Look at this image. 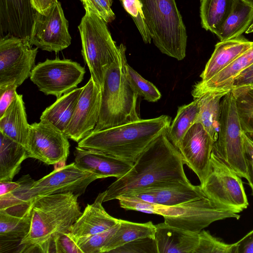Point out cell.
<instances>
[{
	"label": "cell",
	"mask_w": 253,
	"mask_h": 253,
	"mask_svg": "<svg viewBox=\"0 0 253 253\" xmlns=\"http://www.w3.org/2000/svg\"><path fill=\"white\" fill-rule=\"evenodd\" d=\"M167 130L149 144L125 175L107 188L104 202L117 199L131 190L159 184L190 182L184 170L181 155L169 139Z\"/></svg>",
	"instance_id": "6da1fadb"
},
{
	"label": "cell",
	"mask_w": 253,
	"mask_h": 253,
	"mask_svg": "<svg viewBox=\"0 0 253 253\" xmlns=\"http://www.w3.org/2000/svg\"><path fill=\"white\" fill-rule=\"evenodd\" d=\"M79 195L69 192L37 197L31 202L29 233L20 242L19 253H49L55 237L68 232L82 214Z\"/></svg>",
	"instance_id": "7a4b0ae2"
},
{
	"label": "cell",
	"mask_w": 253,
	"mask_h": 253,
	"mask_svg": "<svg viewBox=\"0 0 253 253\" xmlns=\"http://www.w3.org/2000/svg\"><path fill=\"white\" fill-rule=\"evenodd\" d=\"M170 118L162 115L141 119L109 128L92 131L80 141L78 147L97 150L134 164L158 136L168 129Z\"/></svg>",
	"instance_id": "3957f363"
},
{
	"label": "cell",
	"mask_w": 253,
	"mask_h": 253,
	"mask_svg": "<svg viewBox=\"0 0 253 253\" xmlns=\"http://www.w3.org/2000/svg\"><path fill=\"white\" fill-rule=\"evenodd\" d=\"M121 58L107 70L101 87L99 115L92 131L115 127L140 120L138 95L128 82L125 71L126 46L120 45Z\"/></svg>",
	"instance_id": "277c9868"
},
{
	"label": "cell",
	"mask_w": 253,
	"mask_h": 253,
	"mask_svg": "<svg viewBox=\"0 0 253 253\" xmlns=\"http://www.w3.org/2000/svg\"><path fill=\"white\" fill-rule=\"evenodd\" d=\"M139 0L154 44L169 56L184 59L188 37L175 0Z\"/></svg>",
	"instance_id": "5b68a950"
},
{
	"label": "cell",
	"mask_w": 253,
	"mask_h": 253,
	"mask_svg": "<svg viewBox=\"0 0 253 253\" xmlns=\"http://www.w3.org/2000/svg\"><path fill=\"white\" fill-rule=\"evenodd\" d=\"M78 29L84 61L101 88L107 70L120 60V46L113 40L107 23L89 10H85Z\"/></svg>",
	"instance_id": "8992f818"
},
{
	"label": "cell",
	"mask_w": 253,
	"mask_h": 253,
	"mask_svg": "<svg viewBox=\"0 0 253 253\" xmlns=\"http://www.w3.org/2000/svg\"><path fill=\"white\" fill-rule=\"evenodd\" d=\"M101 179L92 172L78 167L75 163L54 170L37 181L29 175L21 177L22 185L16 196L27 204L37 197L71 192L79 196L93 181Z\"/></svg>",
	"instance_id": "52a82bcc"
},
{
	"label": "cell",
	"mask_w": 253,
	"mask_h": 253,
	"mask_svg": "<svg viewBox=\"0 0 253 253\" xmlns=\"http://www.w3.org/2000/svg\"><path fill=\"white\" fill-rule=\"evenodd\" d=\"M241 127L236 100L231 90L221 102L220 126L212 152L231 168L241 178H248Z\"/></svg>",
	"instance_id": "ba28073f"
},
{
	"label": "cell",
	"mask_w": 253,
	"mask_h": 253,
	"mask_svg": "<svg viewBox=\"0 0 253 253\" xmlns=\"http://www.w3.org/2000/svg\"><path fill=\"white\" fill-rule=\"evenodd\" d=\"M202 189L220 209L239 213L249 202L241 177L212 151L209 174Z\"/></svg>",
	"instance_id": "9c48e42d"
},
{
	"label": "cell",
	"mask_w": 253,
	"mask_h": 253,
	"mask_svg": "<svg viewBox=\"0 0 253 253\" xmlns=\"http://www.w3.org/2000/svg\"><path fill=\"white\" fill-rule=\"evenodd\" d=\"M155 214L162 216L169 226L199 233L212 223L227 218L239 219L240 214L216 206L207 197L167 206L156 204Z\"/></svg>",
	"instance_id": "30bf717a"
},
{
	"label": "cell",
	"mask_w": 253,
	"mask_h": 253,
	"mask_svg": "<svg viewBox=\"0 0 253 253\" xmlns=\"http://www.w3.org/2000/svg\"><path fill=\"white\" fill-rule=\"evenodd\" d=\"M85 69L70 59H46L32 69L31 81L45 95L60 97L75 89L83 80Z\"/></svg>",
	"instance_id": "8fae6325"
},
{
	"label": "cell",
	"mask_w": 253,
	"mask_h": 253,
	"mask_svg": "<svg viewBox=\"0 0 253 253\" xmlns=\"http://www.w3.org/2000/svg\"><path fill=\"white\" fill-rule=\"evenodd\" d=\"M38 49L32 47L29 39L11 36L0 38V88L18 87L30 77Z\"/></svg>",
	"instance_id": "7c38bea8"
},
{
	"label": "cell",
	"mask_w": 253,
	"mask_h": 253,
	"mask_svg": "<svg viewBox=\"0 0 253 253\" xmlns=\"http://www.w3.org/2000/svg\"><path fill=\"white\" fill-rule=\"evenodd\" d=\"M70 143L66 134L49 122L41 120L30 125L26 150L29 158L47 165L65 163Z\"/></svg>",
	"instance_id": "4fadbf2b"
},
{
	"label": "cell",
	"mask_w": 253,
	"mask_h": 253,
	"mask_svg": "<svg viewBox=\"0 0 253 253\" xmlns=\"http://www.w3.org/2000/svg\"><path fill=\"white\" fill-rule=\"evenodd\" d=\"M71 37L61 4L57 1L49 12L42 14L36 11L30 33L29 42L38 48L58 52L67 48Z\"/></svg>",
	"instance_id": "5bb4252c"
},
{
	"label": "cell",
	"mask_w": 253,
	"mask_h": 253,
	"mask_svg": "<svg viewBox=\"0 0 253 253\" xmlns=\"http://www.w3.org/2000/svg\"><path fill=\"white\" fill-rule=\"evenodd\" d=\"M214 142L202 124L196 123L187 131L177 146L183 164L197 175L200 184L204 182L209 174Z\"/></svg>",
	"instance_id": "9a60e30c"
},
{
	"label": "cell",
	"mask_w": 253,
	"mask_h": 253,
	"mask_svg": "<svg viewBox=\"0 0 253 253\" xmlns=\"http://www.w3.org/2000/svg\"><path fill=\"white\" fill-rule=\"evenodd\" d=\"M101 88L92 77L83 87L75 112L65 131L68 138L79 142L94 129L101 105Z\"/></svg>",
	"instance_id": "2e32d148"
},
{
	"label": "cell",
	"mask_w": 253,
	"mask_h": 253,
	"mask_svg": "<svg viewBox=\"0 0 253 253\" xmlns=\"http://www.w3.org/2000/svg\"><path fill=\"white\" fill-rule=\"evenodd\" d=\"M36 10L31 0H0V37L29 39Z\"/></svg>",
	"instance_id": "e0dca14e"
},
{
	"label": "cell",
	"mask_w": 253,
	"mask_h": 253,
	"mask_svg": "<svg viewBox=\"0 0 253 253\" xmlns=\"http://www.w3.org/2000/svg\"><path fill=\"white\" fill-rule=\"evenodd\" d=\"M31 222V203L0 210V253L19 246L29 233Z\"/></svg>",
	"instance_id": "ac0fdd59"
},
{
	"label": "cell",
	"mask_w": 253,
	"mask_h": 253,
	"mask_svg": "<svg viewBox=\"0 0 253 253\" xmlns=\"http://www.w3.org/2000/svg\"><path fill=\"white\" fill-rule=\"evenodd\" d=\"M74 154V163L78 167L92 172L101 178H119L125 175L133 165L97 150L78 146Z\"/></svg>",
	"instance_id": "d6986e66"
},
{
	"label": "cell",
	"mask_w": 253,
	"mask_h": 253,
	"mask_svg": "<svg viewBox=\"0 0 253 253\" xmlns=\"http://www.w3.org/2000/svg\"><path fill=\"white\" fill-rule=\"evenodd\" d=\"M106 193H100L92 204H87L72 226L69 233L74 240L103 232L119 223V219L111 216L102 206Z\"/></svg>",
	"instance_id": "ffe728a7"
},
{
	"label": "cell",
	"mask_w": 253,
	"mask_h": 253,
	"mask_svg": "<svg viewBox=\"0 0 253 253\" xmlns=\"http://www.w3.org/2000/svg\"><path fill=\"white\" fill-rule=\"evenodd\" d=\"M253 44L243 35L225 41H220L207 63L200 77L202 82L207 81L219 73Z\"/></svg>",
	"instance_id": "44dd1931"
},
{
	"label": "cell",
	"mask_w": 253,
	"mask_h": 253,
	"mask_svg": "<svg viewBox=\"0 0 253 253\" xmlns=\"http://www.w3.org/2000/svg\"><path fill=\"white\" fill-rule=\"evenodd\" d=\"M155 227L158 253H194L198 245V233L171 226L165 222Z\"/></svg>",
	"instance_id": "7402d4cb"
},
{
	"label": "cell",
	"mask_w": 253,
	"mask_h": 253,
	"mask_svg": "<svg viewBox=\"0 0 253 253\" xmlns=\"http://www.w3.org/2000/svg\"><path fill=\"white\" fill-rule=\"evenodd\" d=\"M252 64L253 44L211 79L196 83L191 92L192 96L195 99L208 92L231 90V86L235 78Z\"/></svg>",
	"instance_id": "603a6c76"
},
{
	"label": "cell",
	"mask_w": 253,
	"mask_h": 253,
	"mask_svg": "<svg viewBox=\"0 0 253 253\" xmlns=\"http://www.w3.org/2000/svg\"><path fill=\"white\" fill-rule=\"evenodd\" d=\"M30 131L23 95L16 97L0 118V132L26 149Z\"/></svg>",
	"instance_id": "cb8c5ba5"
},
{
	"label": "cell",
	"mask_w": 253,
	"mask_h": 253,
	"mask_svg": "<svg viewBox=\"0 0 253 253\" xmlns=\"http://www.w3.org/2000/svg\"><path fill=\"white\" fill-rule=\"evenodd\" d=\"M141 189L153 192L157 204L167 206H175L207 197L201 185H194L191 182L166 183Z\"/></svg>",
	"instance_id": "d4e9b609"
},
{
	"label": "cell",
	"mask_w": 253,
	"mask_h": 253,
	"mask_svg": "<svg viewBox=\"0 0 253 253\" xmlns=\"http://www.w3.org/2000/svg\"><path fill=\"white\" fill-rule=\"evenodd\" d=\"M253 22V0H235L231 11L215 34L220 41L238 37Z\"/></svg>",
	"instance_id": "484cf974"
},
{
	"label": "cell",
	"mask_w": 253,
	"mask_h": 253,
	"mask_svg": "<svg viewBox=\"0 0 253 253\" xmlns=\"http://www.w3.org/2000/svg\"><path fill=\"white\" fill-rule=\"evenodd\" d=\"M28 158L24 146L0 132V181H12Z\"/></svg>",
	"instance_id": "4316f807"
},
{
	"label": "cell",
	"mask_w": 253,
	"mask_h": 253,
	"mask_svg": "<svg viewBox=\"0 0 253 253\" xmlns=\"http://www.w3.org/2000/svg\"><path fill=\"white\" fill-rule=\"evenodd\" d=\"M83 87L76 88L60 97L42 113L40 120L46 121L64 133L75 112Z\"/></svg>",
	"instance_id": "83f0119b"
},
{
	"label": "cell",
	"mask_w": 253,
	"mask_h": 253,
	"mask_svg": "<svg viewBox=\"0 0 253 253\" xmlns=\"http://www.w3.org/2000/svg\"><path fill=\"white\" fill-rule=\"evenodd\" d=\"M229 91L208 92L197 98L199 110L196 123L201 124L215 142L219 130L220 100Z\"/></svg>",
	"instance_id": "f1b7e54d"
},
{
	"label": "cell",
	"mask_w": 253,
	"mask_h": 253,
	"mask_svg": "<svg viewBox=\"0 0 253 253\" xmlns=\"http://www.w3.org/2000/svg\"><path fill=\"white\" fill-rule=\"evenodd\" d=\"M119 227L103 247L101 253L113 250L130 242L142 238H154L156 227L152 221L136 223L119 219Z\"/></svg>",
	"instance_id": "f546056e"
},
{
	"label": "cell",
	"mask_w": 253,
	"mask_h": 253,
	"mask_svg": "<svg viewBox=\"0 0 253 253\" xmlns=\"http://www.w3.org/2000/svg\"><path fill=\"white\" fill-rule=\"evenodd\" d=\"M235 0H201L202 28L216 34L230 13Z\"/></svg>",
	"instance_id": "4dcf8cb0"
},
{
	"label": "cell",
	"mask_w": 253,
	"mask_h": 253,
	"mask_svg": "<svg viewBox=\"0 0 253 253\" xmlns=\"http://www.w3.org/2000/svg\"><path fill=\"white\" fill-rule=\"evenodd\" d=\"M199 110L198 98L178 108L175 118L167 131L169 139L176 148L187 131L196 123Z\"/></svg>",
	"instance_id": "1f68e13d"
},
{
	"label": "cell",
	"mask_w": 253,
	"mask_h": 253,
	"mask_svg": "<svg viewBox=\"0 0 253 253\" xmlns=\"http://www.w3.org/2000/svg\"><path fill=\"white\" fill-rule=\"evenodd\" d=\"M243 131L253 139V86L231 89Z\"/></svg>",
	"instance_id": "d6a6232c"
},
{
	"label": "cell",
	"mask_w": 253,
	"mask_h": 253,
	"mask_svg": "<svg viewBox=\"0 0 253 253\" xmlns=\"http://www.w3.org/2000/svg\"><path fill=\"white\" fill-rule=\"evenodd\" d=\"M125 71L127 79L137 94L149 102H156L160 99L161 94L151 82L143 78L126 62Z\"/></svg>",
	"instance_id": "836d02e7"
},
{
	"label": "cell",
	"mask_w": 253,
	"mask_h": 253,
	"mask_svg": "<svg viewBox=\"0 0 253 253\" xmlns=\"http://www.w3.org/2000/svg\"><path fill=\"white\" fill-rule=\"evenodd\" d=\"M198 245L194 253H236V243H225L204 229L198 233Z\"/></svg>",
	"instance_id": "e575fe53"
},
{
	"label": "cell",
	"mask_w": 253,
	"mask_h": 253,
	"mask_svg": "<svg viewBox=\"0 0 253 253\" xmlns=\"http://www.w3.org/2000/svg\"><path fill=\"white\" fill-rule=\"evenodd\" d=\"M119 223L103 232L74 240L83 253H101L104 245L115 234L119 227Z\"/></svg>",
	"instance_id": "d590c367"
},
{
	"label": "cell",
	"mask_w": 253,
	"mask_h": 253,
	"mask_svg": "<svg viewBox=\"0 0 253 253\" xmlns=\"http://www.w3.org/2000/svg\"><path fill=\"white\" fill-rule=\"evenodd\" d=\"M122 3L125 10L132 17L143 42L146 43H150L152 39L146 24L142 5L139 0H122Z\"/></svg>",
	"instance_id": "8d00e7d4"
},
{
	"label": "cell",
	"mask_w": 253,
	"mask_h": 253,
	"mask_svg": "<svg viewBox=\"0 0 253 253\" xmlns=\"http://www.w3.org/2000/svg\"><path fill=\"white\" fill-rule=\"evenodd\" d=\"M111 253H158V250L154 238L146 237L130 242L113 250Z\"/></svg>",
	"instance_id": "74e56055"
},
{
	"label": "cell",
	"mask_w": 253,
	"mask_h": 253,
	"mask_svg": "<svg viewBox=\"0 0 253 253\" xmlns=\"http://www.w3.org/2000/svg\"><path fill=\"white\" fill-rule=\"evenodd\" d=\"M85 10H89L102 18L107 23L115 19L111 5L106 0H80Z\"/></svg>",
	"instance_id": "f35d334b"
},
{
	"label": "cell",
	"mask_w": 253,
	"mask_h": 253,
	"mask_svg": "<svg viewBox=\"0 0 253 253\" xmlns=\"http://www.w3.org/2000/svg\"><path fill=\"white\" fill-rule=\"evenodd\" d=\"M49 253H83L68 232L59 234L54 238Z\"/></svg>",
	"instance_id": "ab89813d"
},
{
	"label": "cell",
	"mask_w": 253,
	"mask_h": 253,
	"mask_svg": "<svg viewBox=\"0 0 253 253\" xmlns=\"http://www.w3.org/2000/svg\"><path fill=\"white\" fill-rule=\"evenodd\" d=\"M117 200L119 201L120 207L126 210H132L150 214L155 213L156 204L124 196H120Z\"/></svg>",
	"instance_id": "60d3db41"
},
{
	"label": "cell",
	"mask_w": 253,
	"mask_h": 253,
	"mask_svg": "<svg viewBox=\"0 0 253 253\" xmlns=\"http://www.w3.org/2000/svg\"><path fill=\"white\" fill-rule=\"evenodd\" d=\"M17 88L15 85H9L0 88V118L4 114L16 97L17 94Z\"/></svg>",
	"instance_id": "b9f144b4"
},
{
	"label": "cell",
	"mask_w": 253,
	"mask_h": 253,
	"mask_svg": "<svg viewBox=\"0 0 253 253\" xmlns=\"http://www.w3.org/2000/svg\"><path fill=\"white\" fill-rule=\"evenodd\" d=\"M246 86H253V64L242 71L235 78L230 89L231 90Z\"/></svg>",
	"instance_id": "7bdbcfd3"
},
{
	"label": "cell",
	"mask_w": 253,
	"mask_h": 253,
	"mask_svg": "<svg viewBox=\"0 0 253 253\" xmlns=\"http://www.w3.org/2000/svg\"><path fill=\"white\" fill-rule=\"evenodd\" d=\"M236 243V253H253V229Z\"/></svg>",
	"instance_id": "ee69618b"
},
{
	"label": "cell",
	"mask_w": 253,
	"mask_h": 253,
	"mask_svg": "<svg viewBox=\"0 0 253 253\" xmlns=\"http://www.w3.org/2000/svg\"><path fill=\"white\" fill-rule=\"evenodd\" d=\"M57 1V0H31L33 8L44 15L47 14L51 7Z\"/></svg>",
	"instance_id": "f6af8a7d"
},
{
	"label": "cell",
	"mask_w": 253,
	"mask_h": 253,
	"mask_svg": "<svg viewBox=\"0 0 253 253\" xmlns=\"http://www.w3.org/2000/svg\"><path fill=\"white\" fill-rule=\"evenodd\" d=\"M242 135L244 151L246 160L253 162V139L243 131Z\"/></svg>",
	"instance_id": "bcb514c9"
},
{
	"label": "cell",
	"mask_w": 253,
	"mask_h": 253,
	"mask_svg": "<svg viewBox=\"0 0 253 253\" xmlns=\"http://www.w3.org/2000/svg\"><path fill=\"white\" fill-rule=\"evenodd\" d=\"M22 185V181L20 179L16 182L0 181V196L11 192L19 188Z\"/></svg>",
	"instance_id": "7dc6e473"
},
{
	"label": "cell",
	"mask_w": 253,
	"mask_h": 253,
	"mask_svg": "<svg viewBox=\"0 0 253 253\" xmlns=\"http://www.w3.org/2000/svg\"><path fill=\"white\" fill-rule=\"evenodd\" d=\"M247 162L248 173V178L247 180L252 190L251 195L253 196V162L248 160Z\"/></svg>",
	"instance_id": "c3c4849f"
},
{
	"label": "cell",
	"mask_w": 253,
	"mask_h": 253,
	"mask_svg": "<svg viewBox=\"0 0 253 253\" xmlns=\"http://www.w3.org/2000/svg\"><path fill=\"white\" fill-rule=\"evenodd\" d=\"M107 0L111 5H112V0Z\"/></svg>",
	"instance_id": "681fc988"
},
{
	"label": "cell",
	"mask_w": 253,
	"mask_h": 253,
	"mask_svg": "<svg viewBox=\"0 0 253 253\" xmlns=\"http://www.w3.org/2000/svg\"><path fill=\"white\" fill-rule=\"evenodd\" d=\"M120 0V1H121V2H122V0Z\"/></svg>",
	"instance_id": "f907efd6"
}]
</instances>
